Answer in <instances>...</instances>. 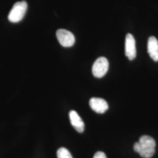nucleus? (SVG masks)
I'll use <instances>...</instances> for the list:
<instances>
[{
  "label": "nucleus",
  "instance_id": "20e7f679",
  "mask_svg": "<svg viewBox=\"0 0 158 158\" xmlns=\"http://www.w3.org/2000/svg\"><path fill=\"white\" fill-rule=\"evenodd\" d=\"M57 39L61 45L63 47H71L75 42V38L73 34L66 29H60L56 32Z\"/></svg>",
  "mask_w": 158,
  "mask_h": 158
},
{
  "label": "nucleus",
  "instance_id": "9d476101",
  "mask_svg": "<svg viewBox=\"0 0 158 158\" xmlns=\"http://www.w3.org/2000/svg\"><path fill=\"white\" fill-rule=\"evenodd\" d=\"M93 158H107V156L104 153L99 151L95 153Z\"/></svg>",
  "mask_w": 158,
  "mask_h": 158
},
{
  "label": "nucleus",
  "instance_id": "423d86ee",
  "mask_svg": "<svg viewBox=\"0 0 158 158\" xmlns=\"http://www.w3.org/2000/svg\"><path fill=\"white\" fill-rule=\"evenodd\" d=\"M89 104L91 108L98 114H103L108 109L107 102L101 98H91L90 100Z\"/></svg>",
  "mask_w": 158,
  "mask_h": 158
},
{
  "label": "nucleus",
  "instance_id": "f257e3e1",
  "mask_svg": "<svg viewBox=\"0 0 158 158\" xmlns=\"http://www.w3.org/2000/svg\"><path fill=\"white\" fill-rule=\"evenodd\" d=\"M156 142L151 136H142L134 145V149L143 158H151L155 153Z\"/></svg>",
  "mask_w": 158,
  "mask_h": 158
},
{
  "label": "nucleus",
  "instance_id": "1a4fd4ad",
  "mask_svg": "<svg viewBox=\"0 0 158 158\" xmlns=\"http://www.w3.org/2000/svg\"><path fill=\"white\" fill-rule=\"evenodd\" d=\"M57 158H73L70 152L65 148H60L57 151Z\"/></svg>",
  "mask_w": 158,
  "mask_h": 158
},
{
  "label": "nucleus",
  "instance_id": "6e6552de",
  "mask_svg": "<svg viewBox=\"0 0 158 158\" xmlns=\"http://www.w3.org/2000/svg\"><path fill=\"white\" fill-rule=\"evenodd\" d=\"M148 52L155 62H158V40L155 36H151L148 41Z\"/></svg>",
  "mask_w": 158,
  "mask_h": 158
},
{
  "label": "nucleus",
  "instance_id": "f03ea898",
  "mask_svg": "<svg viewBox=\"0 0 158 158\" xmlns=\"http://www.w3.org/2000/svg\"><path fill=\"white\" fill-rule=\"evenodd\" d=\"M27 8L28 5L26 1L17 2L13 6L8 14V20L13 23L21 21L26 14Z\"/></svg>",
  "mask_w": 158,
  "mask_h": 158
},
{
  "label": "nucleus",
  "instance_id": "0eeeda50",
  "mask_svg": "<svg viewBox=\"0 0 158 158\" xmlns=\"http://www.w3.org/2000/svg\"><path fill=\"white\" fill-rule=\"evenodd\" d=\"M69 118L71 124L79 133L83 132L85 130V123L76 111L72 110L69 113Z\"/></svg>",
  "mask_w": 158,
  "mask_h": 158
},
{
  "label": "nucleus",
  "instance_id": "39448f33",
  "mask_svg": "<svg viewBox=\"0 0 158 158\" xmlns=\"http://www.w3.org/2000/svg\"><path fill=\"white\" fill-rule=\"evenodd\" d=\"M125 55L130 60L134 59L136 55L135 40L131 34H128L125 38Z\"/></svg>",
  "mask_w": 158,
  "mask_h": 158
},
{
  "label": "nucleus",
  "instance_id": "7ed1b4c3",
  "mask_svg": "<svg viewBox=\"0 0 158 158\" xmlns=\"http://www.w3.org/2000/svg\"><path fill=\"white\" fill-rule=\"evenodd\" d=\"M109 68V63L104 57L98 58L94 63L92 67V73L97 78L102 77L107 73Z\"/></svg>",
  "mask_w": 158,
  "mask_h": 158
}]
</instances>
